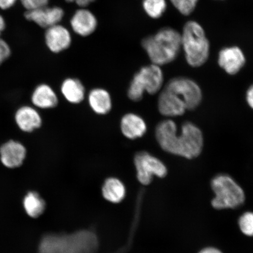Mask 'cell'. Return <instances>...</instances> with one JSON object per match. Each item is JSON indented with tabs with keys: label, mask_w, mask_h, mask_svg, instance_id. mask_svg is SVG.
Instances as JSON below:
<instances>
[{
	"label": "cell",
	"mask_w": 253,
	"mask_h": 253,
	"mask_svg": "<svg viewBox=\"0 0 253 253\" xmlns=\"http://www.w3.org/2000/svg\"><path fill=\"white\" fill-rule=\"evenodd\" d=\"M158 144L167 153L192 159L201 154L204 146L203 134L198 126L190 122L183 123L178 132L171 120L161 122L156 128Z\"/></svg>",
	"instance_id": "6da1fadb"
},
{
	"label": "cell",
	"mask_w": 253,
	"mask_h": 253,
	"mask_svg": "<svg viewBox=\"0 0 253 253\" xmlns=\"http://www.w3.org/2000/svg\"><path fill=\"white\" fill-rule=\"evenodd\" d=\"M141 46L153 64L162 66L174 61L181 45V35L173 28L167 27L144 38Z\"/></svg>",
	"instance_id": "7a4b0ae2"
},
{
	"label": "cell",
	"mask_w": 253,
	"mask_h": 253,
	"mask_svg": "<svg viewBox=\"0 0 253 253\" xmlns=\"http://www.w3.org/2000/svg\"><path fill=\"white\" fill-rule=\"evenodd\" d=\"M97 247V237L90 231L71 235L50 234L41 240L39 253H94Z\"/></svg>",
	"instance_id": "3957f363"
},
{
	"label": "cell",
	"mask_w": 253,
	"mask_h": 253,
	"mask_svg": "<svg viewBox=\"0 0 253 253\" xmlns=\"http://www.w3.org/2000/svg\"><path fill=\"white\" fill-rule=\"evenodd\" d=\"M181 35V45L188 64L192 67L203 65L210 52V42L204 28L197 22L188 21Z\"/></svg>",
	"instance_id": "277c9868"
},
{
	"label": "cell",
	"mask_w": 253,
	"mask_h": 253,
	"mask_svg": "<svg viewBox=\"0 0 253 253\" xmlns=\"http://www.w3.org/2000/svg\"><path fill=\"white\" fill-rule=\"evenodd\" d=\"M164 74L160 66L152 64L142 67L134 75L129 85L127 96L133 102H139L144 94H156L162 89Z\"/></svg>",
	"instance_id": "5b68a950"
},
{
	"label": "cell",
	"mask_w": 253,
	"mask_h": 253,
	"mask_svg": "<svg viewBox=\"0 0 253 253\" xmlns=\"http://www.w3.org/2000/svg\"><path fill=\"white\" fill-rule=\"evenodd\" d=\"M211 188L216 197L211 202L217 210L235 208L245 201V193L237 183L227 175H218L211 181Z\"/></svg>",
	"instance_id": "8992f818"
},
{
	"label": "cell",
	"mask_w": 253,
	"mask_h": 253,
	"mask_svg": "<svg viewBox=\"0 0 253 253\" xmlns=\"http://www.w3.org/2000/svg\"><path fill=\"white\" fill-rule=\"evenodd\" d=\"M134 164L138 181L143 185H149L154 176L164 178L167 174L165 164L146 151H140L135 154Z\"/></svg>",
	"instance_id": "52a82bcc"
},
{
	"label": "cell",
	"mask_w": 253,
	"mask_h": 253,
	"mask_svg": "<svg viewBox=\"0 0 253 253\" xmlns=\"http://www.w3.org/2000/svg\"><path fill=\"white\" fill-rule=\"evenodd\" d=\"M166 87L175 93L185 103L186 109L194 110L200 104L202 93L200 87L194 81L186 78H176L166 84Z\"/></svg>",
	"instance_id": "ba28073f"
},
{
	"label": "cell",
	"mask_w": 253,
	"mask_h": 253,
	"mask_svg": "<svg viewBox=\"0 0 253 253\" xmlns=\"http://www.w3.org/2000/svg\"><path fill=\"white\" fill-rule=\"evenodd\" d=\"M65 15L63 9L58 6L44 7L25 11L24 17L27 20L47 29L53 25L59 24Z\"/></svg>",
	"instance_id": "9c48e42d"
},
{
	"label": "cell",
	"mask_w": 253,
	"mask_h": 253,
	"mask_svg": "<svg viewBox=\"0 0 253 253\" xmlns=\"http://www.w3.org/2000/svg\"><path fill=\"white\" fill-rule=\"evenodd\" d=\"M27 149L20 142L9 140L0 147V161L8 169H14L23 165Z\"/></svg>",
	"instance_id": "30bf717a"
},
{
	"label": "cell",
	"mask_w": 253,
	"mask_h": 253,
	"mask_svg": "<svg viewBox=\"0 0 253 253\" xmlns=\"http://www.w3.org/2000/svg\"><path fill=\"white\" fill-rule=\"evenodd\" d=\"M45 42L50 52L61 53L69 48L72 43L70 32L61 24L47 28L45 33Z\"/></svg>",
	"instance_id": "8fae6325"
},
{
	"label": "cell",
	"mask_w": 253,
	"mask_h": 253,
	"mask_svg": "<svg viewBox=\"0 0 253 253\" xmlns=\"http://www.w3.org/2000/svg\"><path fill=\"white\" fill-rule=\"evenodd\" d=\"M158 108L161 115L167 117L182 116L187 110L185 103L166 86L161 91L158 97Z\"/></svg>",
	"instance_id": "7c38bea8"
},
{
	"label": "cell",
	"mask_w": 253,
	"mask_h": 253,
	"mask_svg": "<svg viewBox=\"0 0 253 253\" xmlns=\"http://www.w3.org/2000/svg\"><path fill=\"white\" fill-rule=\"evenodd\" d=\"M71 26L74 33L81 37H88L94 33L97 27V20L92 12L81 8L71 19Z\"/></svg>",
	"instance_id": "4fadbf2b"
},
{
	"label": "cell",
	"mask_w": 253,
	"mask_h": 253,
	"mask_svg": "<svg viewBox=\"0 0 253 253\" xmlns=\"http://www.w3.org/2000/svg\"><path fill=\"white\" fill-rule=\"evenodd\" d=\"M218 63L227 74L235 75L244 66L246 63L245 56L238 47H226L220 50L218 57Z\"/></svg>",
	"instance_id": "5bb4252c"
},
{
	"label": "cell",
	"mask_w": 253,
	"mask_h": 253,
	"mask_svg": "<svg viewBox=\"0 0 253 253\" xmlns=\"http://www.w3.org/2000/svg\"><path fill=\"white\" fill-rule=\"evenodd\" d=\"M15 122L18 128L25 132H32L41 127L42 119L34 107L24 106L16 111Z\"/></svg>",
	"instance_id": "9a60e30c"
},
{
	"label": "cell",
	"mask_w": 253,
	"mask_h": 253,
	"mask_svg": "<svg viewBox=\"0 0 253 253\" xmlns=\"http://www.w3.org/2000/svg\"><path fill=\"white\" fill-rule=\"evenodd\" d=\"M120 129L123 135L129 140H135L146 133L147 126L142 117L133 113L126 114L120 121Z\"/></svg>",
	"instance_id": "2e32d148"
},
{
	"label": "cell",
	"mask_w": 253,
	"mask_h": 253,
	"mask_svg": "<svg viewBox=\"0 0 253 253\" xmlns=\"http://www.w3.org/2000/svg\"><path fill=\"white\" fill-rule=\"evenodd\" d=\"M31 102L37 108H54L58 104V97L53 88L47 84H41L35 88Z\"/></svg>",
	"instance_id": "e0dca14e"
},
{
	"label": "cell",
	"mask_w": 253,
	"mask_h": 253,
	"mask_svg": "<svg viewBox=\"0 0 253 253\" xmlns=\"http://www.w3.org/2000/svg\"><path fill=\"white\" fill-rule=\"evenodd\" d=\"M91 110L99 115H105L112 109V99L109 91L103 88H94L88 95Z\"/></svg>",
	"instance_id": "ac0fdd59"
},
{
	"label": "cell",
	"mask_w": 253,
	"mask_h": 253,
	"mask_svg": "<svg viewBox=\"0 0 253 253\" xmlns=\"http://www.w3.org/2000/svg\"><path fill=\"white\" fill-rule=\"evenodd\" d=\"M61 90L63 97L69 103L79 104L84 99L85 88L81 81L69 78L62 82Z\"/></svg>",
	"instance_id": "d6986e66"
},
{
	"label": "cell",
	"mask_w": 253,
	"mask_h": 253,
	"mask_svg": "<svg viewBox=\"0 0 253 253\" xmlns=\"http://www.w3.org/2000/svg\"><path fill=\"white\" fill-rule=\"evenodd\" d=\"M103 197L106 201L118 204L125 199L126 188L123 182L115 177H110L104 181L102 188Z\"/></svg>",
	"instance_id": "ffe728a7"
},
{
	"label": "cell",
	"mask_w": 253,
	"mask_h": 253,
	"mask_svg": "<svg viewBox=\"0 0 253 253\" xmlns=\"http://www.w3.org/2000/svg\"><path fill=\"white\" fill-rule=\"evenodd\" d=\"M24 208L28 216L37 218L45 211V201L36 192H29L25 196L23 201Z\"/></svg>",
	"instance_id": "44dd1931"
},
{
	"label": "cell",
	"mask_w": 253,
	"mask_h": 253,
	"mask_svg": "<svg viewBox=\"0 0 253 253\" xmlns=\"http://www.w3.org/2000/svg\"><path fill=\"white\" fill-rule=\"evenodd\" d=\"M166 0H143L142 7L146 14L151 18L162 17L167 9Z\"/></svg>",
	"instance_id": "7402d4cb"
},
{
	"label": "cell",
	"mask_w": 253,
	"mask_h": 253,
	"mask_svg": "<svg viewBox=\"0 0 253 253\" xmlns=\"http://www.w3.org/2000/svg\"><path fill=\"white\" fill-rule=\"evenodd\" d=\"M172 5L180 13L189 15L197 7L198 0H170Z\"/></svg>",
	"instance_id": "603a6c76"
},
{
	"label": "cell",
	"mask_w": 253,
	"mask_h": 253,
	"mask_svg": "<svg viewBox=\"0 0 253 253\" xmlns=\"http://www.w3.org/2000/svg\"><path fill=\"white\" fill-rule=\"evenodd\" d=\"M239 225L242 232L248 236H253V213H246L240 217Z\"/></svg>",
	"instance_id": "cb8c5ba5"
},
{
	"label": "cell",
	"mask_w": 253,
	"mask_h": 253,
	"mask_svg": "<svg viewBox=\"0 0 253 253\" xmlns=\"http://www.w3.org/2000/svg\"><path fill=\"white\" fill-rule=\"evenodd\" d=\"M26 11L48 5L49 0H19Z\"/></svg>",
	"instance_id": "d4e9b609"
},
{
	"label": "cell",
	"mask_w": 253,
	"mask_h": 253,
	"mask_svg": "<svg viewBox=\"0 0 253 253\" xmlns=\"http://www.w3.org/2000/svg\"><path fill=\"white\" fill-rule=\"evenodd\" d=\"M11 54V49L7 42L0 37V66L7 61Z\"/></svg>",
	"instance_id": "484cf974"
},
{
	"label": "cell",
	"mask_w": 253,
	"mask_h": 253,
	"mask_svg": "<svg viewBox=\"0 0 253 253\" xmlns=\"http://www.w3.org/2000/svg\"><path fill=\"white\" fill-rule=\"evenodd\" d=\"M18 0H0V9L8 10L13 7Z\"/></svg>",
	"instance_id": "4316f807"
},
{
	"label": "cell",
	"mask_w": 253,
	"mask_h": 253,
	"mask_svg": "<svg viewBox=\"0 0 253 253\" xmlns=\"http://www.w3.org/2000/svg\"><path fill=\"white\" fill-rule=\"evenodd\" d=\"M65 1L69 3H75L81 8H86L96 0H65Z\"/></svg>",
	"instance_id": "83f0119b"
},
{
	"label": "cell",
	"mask_w": 253,
	"mask_h": 253,
	"mask_svg": "<svg viewBox=\"0 0 253 253\" xmlns=\"http://www.w3.org/2000/svg\"><path fill=\"white\" fill-rule=\"evenodd\" d=\"M246 100L250 107L253 109V85L247 91Z\"/></svg>",
	"instance_id": "f1b7e54d"
},
{
	"label": "cell",
	"mask_w": 253,
	"mask_h": 253,
	"mask_svg": "<svg viewBox=\"0 0 253 253\" xmlns=\"http://www.w3.org/2000/svg\"><path fill=\"white\" fill-rule=\"evenodd\" d=\"M6 28V22L5 18L0 14V37Z\"/></svg>",
	"instance_id": "f546056e"
},
{
	"label": "cell",
	"mask_w": 253,
	"mask_h": 253,
	"mask_svg": "<svg viewBox=\"0 0 253 253\" xmlns=\"http://www.w3.org/2000/svg\"><path fill=\"white\" fill-rule=\"evenodd\" d=\"M200 253H221L219 251L213 248H208L204 250Z\"/></svg>",
	"instance_id": "4dcf8cb0"
}]
</instances>
